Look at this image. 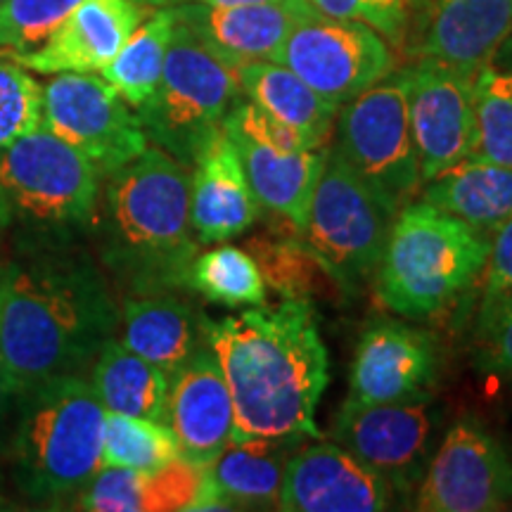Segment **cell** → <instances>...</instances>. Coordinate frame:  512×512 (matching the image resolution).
Masks as SVG:
<instances>
[{
    "mask_svg": "<svg viewBox=\"0 0 512 512\" xmlns=\"http://www.w3.org/2000/svg\"><path fill=\"white\" fill-rule=\"evenodd\" d=\"M202 328L233 399V441L320 437L316 411L330 373L309 302L252 306L238 316L204 318Z\"/></svg>",
    "mask_w": 512,
    "mask_h": 512,
    "instance_id": "6da1fadb",
    "label": "cell"
},
{
    "mask_svg": "<svg viewBox=\"0 0 512 512\" xmlns=\"http://www.w3.org/2000/svg\"><path fill=\"white\" fill-rule=\"evenodd\" d=\"M117 328V302L91 256L27 247L0 261V363L17 380L81 375Z\"/></svg>",
    "mask_w": 512,
    "mask_h": 512,
    "instance_id": "7a4b0ae2",
    "label": "cell"
},
{
    "mask_svg": "<svg viewBox=\"0 0 512 512\" xmlns=\"http://www.w3.org/2000/svg\"><path fill=\"white\" fill-rule=\"evenodd\" d=\"M98 216L102 259L128 292L188 287L197 256L188 164L147 145L136 159L107 174Z\"/></svg>",
    "mask_w": 512,
    "mask_h": 512,
    "instance_id": "3957f363",
    "label": "cell"
},
{
    "mask_svg": "<svg viewBox=\"0 0 512 512\" xmlns=\"http://www.w3.org/2000/svg\"><path fill=\"white\" fill-rule=\"evenodd\" d=\"M12 439V470L31 501L81 494L102 470L105 406L91 380L57 375L24 384Z\"/></svg>",
    "mask_w": 512,
    "mask_h": 512,
    "instance_id": "277c9868",
    "label": "cell"
},
{
    "mask_svg": "<svg viewBox=\"0 0 512 512\" xmlns=\"http://www.w3.org/2000/svg\"><path fill=\"white\" fill-rule=\"evenodd\" d=\"M489 252L486 230L430 202L406 204L375 268L377 297L403 318H430L477 283Z\"/></svg>",
    "mask_w": 512,
    "mask_h": 512,
    "instance_id": "5b68a950",
    "label": "cell"
},
{
    "mask_svg": "<svg viewBox=\"0 0 512 512\" xmlns=\"http://www.w3.org/2000/svg\"><path fill=\"white\" fill-rule=\"evenodd\" d=\"M240 98L242 88L233 64L216 55L176 15L162 79L136 114L147 143L192 166L200 147L219 131Z\"/></svg>",
    "mask_w": 512,
    "mask_h": 512,
    "instance_id": "8992f818",
    "label": "cell"
},
{
    "mask_svg": "<svg viewBox=\"0 0 512 512\" xmlns=\"http://www.w3.org/2000/svg\"><path fill=\"white\" fill-rule=\"evenodd\" d=\"M100 178L91 159L41 124L0 157V223L38 233L93 226Z\"/></svg>",
    "mask_w": 512,
    "mask_h": 512,
    "instance_id": "52a82bcc",
    "label": "cell"
},
{
    "mask_svg": "<svg viewBox=\"0 0 512 512\" xmlns=\"http://www.w3.org/2000/svg\"><path fill=\"white\" fill-rule=\"evenodd\" d=\"M330 147L394 214L411 204L422 178L408 114L406 69H394L339 107Z\"/></svg>",
    "mask_w": 512,
    "mask_h": 512,
    "instance_id": "ba28073f",
    "label": "cell"
},
{
    "mask_svg": "<svg viewBox=\"0 0 512 512\" xmlns=\"http://www.w3.org/2000/svg\"><path fill=\"white\" fill-rule=\"evenodd\" d=\"M394 219L380 195L328 147L302 240L330 278L354 285L373 275Z\"/></svg>",
    "mask_w": 512,
    "mask_h": 512,
    "instance_id": "9c48e42d",
    "label": "cell"
},
{
    "mask_svg": "<svg viewBox=\"0 0 512 512\" xmlns=\"http://www.w3.org/2000/svg\"><path fill=\"white\" fill-rule=\"evenodd\" d=\"M278 62L337 107L368 91L396 67L392 46L375 29L328 17L316 8L287 36Z\"/></svg>",
    "mask_w": 512,
    "mask_h": 512,
    "instance_id": "30bf717a",
    "label": "cell"
},
{
    "mask_svg": "<svg viewBox=\"0 0 512 512\" xmlns=\"http://www.w3.org/2000/svg\"><path fill=\"white\" fill-rule=\"evenodd\" d=\"M441 413L430 396L401 403H351L332 422V441L411 501L434 453Z\"/></svg>",
    "mask_w": 512,
    "mask_h": 512,
    "instance_id": "8fae6325",
    "label": "cell"
},
{
    "mask_svg": "<svg viewBox=\"0 0 512 512\" xmlns=\"http://www.w3.org/2000/svg\"><path fill=\"white\" fill-rule=\"evenodd\" d=\"M43 126L98 166L102 176L147 147L138 114L102 76L55 74L43 86Z\"/></svg>",
    "mask_w": 512,
    "mask_h": 512,
    "instance_id": "7c38bea8",
    "label": "cell"
},
{
    "mask_svg": "<svg viewBox=\"0 0 512 512\" xmlns=\"http://www.w3.org/2000/svg\"><path fill=\"white\" fill-rule=\"evenodd\" d=\"M425 512H491L512 503V460L477 418L453 422L413 494Z\"/></svg>",
    "mask_w": 512,
    "mask_h": 512,
    "instance_id": "4fadbf2b",
    "label": "cell"
},
{
    "mask_svg": "<svg viewBox=\"0 0 512 512\" xmlns=\"http://www.w3.org/2000/svg\"><path fill=\"white\" fill-rule=\"evenodd\" d=\"M406 69L408 114L422 183L470 159L475 143V76L441 62Z\"/></svg>",
    "mask_w": 512,
    "mask_h": 512,
    "instance_id": "5bb4252c",
    "label": "cell"
},
{
    "mask_svg": "<svg viewBox=\"0 0 512 512\" xmlns=\"http://www.w3.org/2000/svg\"><path fill=\"white\" fill-rule=\"evenodd\" d=\"M510 36V0H413L401 48L413 60L441 62L477 76Z\"/></svg>",
    "mask_w": 512,
    "mask_h": 512,
    "instance_id": "9a60e30c",
    "label": "cell"
},
{
    "mask_svg": "<svg viewBox=\"0 0 512 512\" xmlns=\"http://www.w3.org/2000/svg\"><path fill=\"white\" fill-rule=\"evenodd\" d=\"M392 484L335 441L306 444L287 460L278 508L285 512H380L396 503Z\"/></svg>",
    "mask_w": 512,
    "mask_h": 512,
    "instance_id": "2e32d148",
    "label": "cell"
},
{
    "mask_svg": "<svg viewBox=\"0 0 512 512\" xmlns=\"http://www.w3.org/2000/svg\"><path fill=\"white\" fill-rule=\"evenodd\" d=\"M439 356L430 335L401 320L370 323L358 342L351 368V403H401L430 396Z\"/></svg>",
    "mask_w": 512,
    "mask_h": 512,
    "instance_id": "e0dca14e",
    "label": "cell"
},
{
    "mask_svg": "<svg viewBox=\"0 0 512 512\" xmlns=\"http://www.w3.org/2000/svg\"><path fill=\"white\" fill-rule=\"evenodd\" d=\"M147 15L145 0H83L41 46L12 57L38 74L102 72Z\"/></svg>",
    "mask_w": 512,
    "mask_h": 512,
    "instance_id": "ac0fdd59",
    "label": "cell"
},
{
    "mask_svg": "<svg viewBox=\"0 0 512 512\" xmlns=\"http://www.w3.org/2000/svg\"><path fill=\"white\" fill-rule=\"evenodd\" d=\"M166 425L181 458L209 467L233 441L235 411L226 377L207 342L169 375Z\"/></svg>",
    "mask_w": 512,
    "mask_h": 512,
    "instance_id": "d6986e66",
    "label": "cell"
},
{
    "mask_svg": "<svg viewBox=\"0 0 512 512\" xmlns=\"http://www.w3.org/2000/svg\"><path fill=\"white\" fill-rule=\"evenodd\" d=\"M259 216L238 147L226 128L214 131L190 169V221L200 245L238 238Z\"/></svg>",
    "mask_w": 512,
    "mask_h": 512,
    "instance_id": "ffe728a7",
    "label": "cell"
},
{
    "mask_svg": "<svg viewBox=\"0 0 512 512\" xmlns=\"http://www.w3.org/2000/svg\"><path fill=\"white\" fill-rule=\"evenodd\" d=\"M313 5L309 0H273L261 5L214 8V5H183L178 19L202 38L207 46L233 67L245 62H278L287 36Z\"/></svg>",
    "mask_w": 512,
    "mask_h": 512,
    "instance_id": "44dd1931",
    "label": "cell"
},
{
    "mask_svg": "<svg viewBox=\"0 0 512 512\" xmlns=\"http://www.w3.org/2000/svg\"><path fill=\"white\" fill-rule=\"evenodd\" d=\"M119 323L121 342L166 375L204 344V318L174 290L128 292Z\"/></svg>",
    "mask_w": 512,
    "mask_h": 512,
    "instance_id": "7402d4cb",
    "label": "cell"
},
{
    "mask_svg": "<svg viewBox=\"0 0 512 512\" xmlns=\"http://www.w3.org/2000/svg\"><path fill=\"white\" fill-rule=\"evenodd\" d=\"M228 136L238 147L256 204L302 238L328 147L306 152H278L249 138L233 136V133Z\"/></svg>",
    "mask_w": 512,
    "mask_h": 512,
    "instance_id": "603a6c76",
    "label": "cell"
},
{
    "mask_svg": "<svg viewBox=\"0 0 512 512\" xmlns=\"http://www.w3.org/2000/svg\"><path fill=\"white\" fill-rule=\"evenodd\" d=\"M207 467L178 458L162 470L102 467L79 494V508L93 512L192 510L202 494Z\"/></svg>",
    "mask_w": 512,
    "mask_h": 512,
    "instance_id": "cb8c5ba5",
    "label": "cell"
},
{
    "mask_svg": "<svg viewBox=\"0 0 512 512\" xmlns=\"http://www.w3.org/2000/svg\"><path fill=\"white\" fill-rule=\"evenodd\" d=\"M304 439L259 437L230 441L221 456L207 467V477L223 510L278 508L287 460Z\"/></svg>",
    "mask_w": 512,
    "mask_h": 512,
    "instance_id": "d4e9b609",
    "label": "cell"
},
{
    "mask_svg": "<svg viewBox=\"0 0 512 512\" xmlns=\"http://www.w3.org/2000/svg\"><path fill=\"white\" fill-rule=\"evenodd\" d=\"M245 98L287 126L302 128L320 143H330L339 107L318 95L285 64L273 60L235 67Z\"/></svg>",
    "mask_w": 512,
    "mask_h": 512,
    "instance_id": "484cf974",
    "label": "cell"
},
{
    "mask_svg": "<svg viewBox=\"0 0 512 512\" xmlns=\"http://www.w3.org/2000/svg\"><path fill=\"white\" fill-rule=\"evenodd\" d=\"M425 202L489 233L512 219V169L463 159L427 181Z\"/></svg>",
    "mask_w": 512,
    "mask_h": 512,
    "instance_id": "4316f807",
    "label": "cell"
},
{
    "mask_svg": "<svg viewBox=\"0 0 512 512\" xmlns=\"http://www.w3.org/2000/svg\"><path fill=\"white\" fill-rule=\"evenodd\" d=\"M91 384L107 413L166 422L169 375L133 354L121 339L112 337L95 356Z\"/></svg>",
    "mask_w": 512,
    "mask_h": 512,
    "instance_id": "83f0119b",
    "label": "cell"
},
{
    "mask_svg": "<svg viewBox=\"0 0 512 512\" xmlns=\"http://www.w3.org/2000/svg\"><path fill=\"white\" fill-rule=\"evenodd\" d=\"M176 29V10H157L133 31L117 57L102 69V79L124 98L133 110H140L162 79V69Z\"/></svg>",
    "mask_w": 512,
    "mask_h": 512,
    "instance_id": "f1b7e54d",
    "label": "cell"
},
{
    "mask_svg": "<svg viewBox=\"0 0 512 512\" xmlns=\"http://www.w3.org/2000/svg\"><path fill=\"white\" fill-rule=\"evenodd\" d=\"M181 458V448L162 420L107 413L102 432V467L152 472Z\"/></svg>",
    "mask_w": 512,
    "mask_h": 512,
    "instance_id": "f546056e",
    "label": "cell"
},
{
    "mask_svg": "<svg viewBox=\"0 0 512 512\" xmlns=\"http://www.w3.org/2000/svg\"><path fill=\"white\" fill-rule=\"evenodd\" d=\"M188 287L230 309L266 302V283L252 254L230 245L197 254L188 273Z\"/></svg>",
    "mask_w": 512,
    "mask_h": 512,
    "instance_id": "4dcf8cb0",
    "label": "cell"
},
{
    "mask_svg": "<svg viewBox=\"0 0 512 512\" xmlns=\"http://www.w3.org/2000/svg\"><path fill=\"white\" fill-rule=\"evenodd\" d=\"M470 159L512 169V67L491 62L475 76V143Z\"/></svg>",
    "mask_w": 512,
    "mask_h": 512,
    "instance_id": "1f68e13d",
    "label": "cell"
},
{
    "mask_svg": "<svg viewBox=\"0 0 512 512\" xmlns=\"http://www.w3.org/2000/svg\"><path fill=\"white\" fill-rule=\"evenodd\" d=\"M247 252L259 266L264 283L285 299L306 302L311 294L318 292L325 275H330L302 238H254L247 242Z\"/></svg>",
    "mask_w": 512,
    "mask_h": 512,
    "instance_id": "d6a6232c",
    "label": "cell"
},
{
    "mask_svg": "<svg viewBox=\"0 0 512 512\" xmlns=\"http://www.w3.org/2000/svg\"><path fill=\"white\" fill-rule=\"evenodd\" d=\"M43 124V86L15 57L0 55V157Z\"/></svg>",
    "mask_w": 512,
    "mask_h": 512,
    "instance_id": "836d02e7",
    "label": "cell"
},
{
    "mask_svg": "<svg viewBox=\"0 0 512 512\" xmlns=\"http://www.w3.org/2000/svg\"><path fill=\"white\" fill-rule=\"evenodd\" d=\"M83 0H3L0 3V50L29 53L57 29Z\"/></svg>",
    "mask_w": 512,
    "mask_h": 512,
    "instance_id": "e575fe53",
    "label": "cell"
},
{
    "mask_svg": "<svg viewBox=\"0 0 512 512\" xmlns=\"http://www.w3.org/2000/svg\"><path fill=\"white\" fill-rule=\"evenodd\" d=\"M323 15L368 24L387 38L389 46H403L413 0H309Z\"/></svg>",
    "mask_w": 512,
    "mask_h": 512,
    "instance_id": "d590c367",
    "label": "cell"
},
{
    "mask_svg": "<svg viewBox=\"0 0 512 512\" xmlns=\"http://www.w3.org/2000/svg\"><path fill=\"white\" fill-rule=\"evenodd\" d=\"M484 297L479 304L482 320L512 302V219L494 230L491 252L484 266Z\"/></svg>",
    "mask_w": 512,
    "mask_h": 512,
    "instance_id": "8d00e7d4",
    "label": "cell"
},
{
    "mask_svg": "<svg viewBox=\"0 0 512 512\" xmlns=\"http://www.w3.org/2000/svg\"><path fill=\"white\" fill-rule=\"evenodd\" d=\"M477 339L482 366L512 377V302L477 320Z\"/></svg>",
    "mask_w": 512,
    "mask_h": 512,
    "instance_id": "74e56055",
    "label": "cell"
},
{
    "mask_svg": "<svg viewBox=\"0 0 512 512\" xmlns=\"http://www.w3.org/2000/svg\"><path fill=\"white\" fill-rule=\"evenodd\" d=\"M24 389V382L17 380L8 368L0 363V418L8 413V408L19 399V392Z\"/></svg>",
    "mask_w": 512,
    "mask_h": 512,
    "instance_id": "f35d334b",
    "label": "cell"
},
{
    "mask_svg": "<svg viewBox=\"0 0 512 512\" xmlns=\"http://www.w3.org/2000/svg\"><path fill=\"white\" fill-rule=\"evenodd\" d=\"M197 3L214 5V8H238V5H261L273 3V0H197Z\"/></svg>",
    "mask_w": 512,
    "mask_h": 512,
    "instance_id": "ab89813d",
    "label": "cell"
},
{
    "mask_svg": "<svg viewBox=\"0 0 512 512\" xmlns=\"http://www.w3.org/2000/svg\"><path fill=\"white\" fill-rule=\"evenodd\" d=\"M494 64H503V67H512V46L508 41L503 43V48L498 50V55L494 57Z\"/></svg>",
    "mask_w": 512,
    "mask_h": 512,
    "instance_id": "60d3db41",
    "label": "cell"
},
{
    "mask_svg": "<svg viewBox=\"0 0 512 512\" xmlns=\"http://www.w3.org/2000/svg\"><path fill=\"white\" fill-rule=\"evenodd\" d=\"M0 508H8V498L3 494V475H0Z\"/></svg>",
    "mask_w": 512,
    "mask_h": 512,
    "instance_id": "b9f144b4",
    "label": "cell"
},
{
    "mask_svg": "<svg viewBox=\"0 0 512 512\" xmlns=\"http://www.w3.org/2000/svg\"><path fill=\"white\" fill-rule=\"evenodd\" d=\"M0 3H3V0H0Z\"/></svg>",
    "mask_w": 512,
    "mask_h": 512,
    "instance_id": "7bdbcfd3",
    "label": "cell"
},
{
    "mask_svg": "<svg viewBox=\"0 0 512 512\" xmlns=\"http://www.w3.org/2000/svg\"><path fill=\"white\" fill-rule=\"evenodd\" d=\"M510 3H512V0H510Z\"/></svg>",
    "mask_w": 512,
    "mask_h": 512,
    "instance_id": "ee69618b",
    "label": "cell"
}]
</instances>
